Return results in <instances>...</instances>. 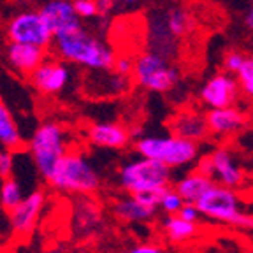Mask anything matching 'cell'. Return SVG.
Here are the masks:
<instances>
[{
  "instance_id": "6da1fadb",
  "label": "cell",
  "mask_w": 253,
  "mask_h": 253,
  "mask_svg": "<svg viewBox=\"0 0 253 253\" xmlns=\"http://www.w3.org/2000/svg\"><path fill=\"white\" fill-rule=\"evenodd\" d=\"M53 49L60 60L74 63L88 71H107L113 69L116 60L115 49L99 37L91 36L83 25L71 32L55 36Z\"/></svg>"
},
{
  "instance_id": "7a4b0ae2",
  "label": "cell",
  "mask_w": 253,
  "mask_h": 253,
  "mask_svg": "<svg viewBox=\"0 0 253 253\" xmlns=\"http://www.w3.org/2000/svg\"><path fill=\"white\" fill-rule=\"evenodd\" d=\"M46 181L47 185L60 192L91 195L100 188V174L83 153L69 151L53 167Z\"/></svg>"
},
{
  "instance_id": "3957f363",
  "label": "cell",
  "mask_w": 253,
  "mask_h": 253,
  "mask_svg": "<svg viewBox=\"0 0 253 253\" xmlns=\"http://www.w3.org/2000/svg\"><path fill=\"white\" fill-rule=\"evenodd\" d=\"M134 150L141 157L158 160L170 169H181L199 160V142L172 132L167 135H144L135 141Z\"/></svg>"
},
{
  "instance_id": "277c9868",
  "label": "cell",
  "mask_w": 253,
  "mask_h": 253,
  "mask_svg": "<svg viewBox=\"0 0 253 253\" xmlns=\"http://www.w3.org/2000/svg\"><path fill=\"white\" fill-rule=\"evenodd\" d=\"M118 183L126 194L167 188L172 183V169L153 158L141 157L125 162L118 170Z\"/></svg>"
},
{
  "instance_id": "5b68a950",
  "label": "cell",
  "mask_w": 253,
  "mask_h": 253,
  "mask_svg": "<svg viewBox=\"0 0 253 253\" xmlns=\"http://www.w3.org/2000/svg\"><path fill=\"white\" fill-rule=\"evenodd\" d=\"M28 151L36 164V169L46 179L60 158L71 151L67 130L56 122H44L32 135Z\"/></svg>"
},
{
  "instance_id": "8992f818",
  "label": "cell",
  "mask_w": 253,
  "mask_h": 253,
  "mask_svg": "<svg viewBox=\"0 0 253 253\" xmlns=\"http://www.w3.org/2000/svg\"><path fill=\"white\" fill-rule=\"evenodd\" d=\"M134 83L155 93H167L179 83V71L169 58L150 49L135 58Z\"/></svg>"
},
{
  "instance_id": "52a82bcc",
  "label": "cell",
  "mask_w": 253,
  "mask_h": 253,
  "mask_svg": "<svg viewBox=\"0 0 253 253\" xmlns=\"http://www.w3.org/2000/svg\"><path fill=\"white\" fill-rule=\"evenodd\" d=\"M199 210H201L202 216L210 218L214 221H221V223H229V225L236 227L237 220L245 211H243V202L236 188H229V186L214 185L211 186L204 195L197 201Z\"/></svg>"
},
{
  "instance_id": "ba28073f",
  "label": "cell",
  "mask_w": 253,
  "mask_h": 253,
  "mask_svg": "<svg viewBox=\"0 0 253 253\" xmlns=\"http://www.w3.org/2000/svg\"><path fill=\"white\" fill-rule=\"evenodd\" d=\"M7 37L11 42L34 44L41 47H49L55 39L41 11H21L12 16L7 23Z\"/></svg>"
},
{
  "instance_id": "9c48e42d",
  "label": "cell",
  "mask_w": 253,
  "mask_h": 253,
  "mask_svg": "<svg viewBox=\"0 0 253 253\" xmlns=\"http://www.w3.org/2000/svg\"><path fill=\"white\" fill-rule=\"evenodd\" d=\"M197 169L210 174L211 178L221 186L241 188L245 183V170L236 162L234 153L225 146L214 148L211 153L197 160Z\"/></svg>"
},
{
  "instance_id": "30bf717a",
  "label": "cell",
  "mask_w": 253,
  "mask_h": 253,
  "mask_svg": "<svg viewBox=\"0 0 253 253\" xmlns=\"http://www.w3.org/2000/svg\"><path fill=\"white\" fill-rule=\"evenodd\" d=\"M241 95V88L237 83V78L230 72H218L204 81L199 90V99L208 109L234 106Z\"/></svg>"
},
{
  "instance_id": "8fae6325",
  "label": "cell",
  "mask_w": 253,
  "mask_h": 253,
  "mask_svg": "<svg viewBox=\"0 0 253 253\" xmlns=\"http://www.w3.org/2000/svg\"><path fill=\"white\" fill-rule=\"evenodd\" d=\"M32 86L41 95H58L71 81V71L63 60L46 58L36 71L28 76Z\"/></svg>"
},
{
  "instance_id": "7c38bea8",
  "label": "cell",
  "mask_w": 253,
  "mask_h": 253,
  "mask_svg": "<svg viewBox=\"0 0 253 253\" xmlns=\"http://www.w3.org/2000/svg\"><path fill=\"white\" fill-rule=\"evenodd\" d=\"M46 195L42 190H36L25 195V199L16 206L14 210L9 211V221H11L12 232L18 237H27L34 232L36 223L42 213Z\"/></svg>"
},
{
  "instance_id": "4fadbf2b",
  "label": "cell",
  "mask_w": 253,
  "mask_h": 253,
  "mask_svg": "<svg viewBox=\"0 0 253 253\" xmlns=\"http://www.w3.org/2000/svg\"><path fill=\"white\" fill-rule=\"evenodd\" d=\"M41 14L53 36H60L81 27V18L76 12L72 0H47L41 7Z\"/></svg>"
},
{
  "instance_id": "5bb4252c",
  "label": "cell",
  "mask_w": 253,
  "mask_h": 253,
  "mask_svg": "<svg viewBox=\"0 0 253 253\" xmlns=\"http://www.w3.org/2000/svg\"><path fill=\"white\" fill-rule=\"evenodd\" d=\"M169 126L172 134L195 142L206 141L211 134L206 113H201L199 109H192V107L178 111L170 120Z\"/></svg>"
},
{
  "instance_id": "9a60e30c",
  "label": "cell",
  "mask_w": 253,
  "mask_h": 253,
  "mask_svg": "<svg viewBox=\"0 0 253 253\" xmlns=\"http://www.w3.org/2000/svg\"><path fill=\"white\" fill-rule=\"evenodd\" d=\"M102 223V211L90 195H79L72 210V230L79 237H88L97 232Z\"/></svg>"
},
{
  "instance_id": "2e32d148",
  "label": "cell",
  "mask_w": 253,
  "mask_h": 253,
  "mask_svg": "<svg viewBox=\"0 0 253 253\" xmlns=\"http://www.w3.org/2000/svg\"><path fill=\"white\" fill-rule=\"evenodd\" d=\"M88 139L93 146L106 150H122L130 141V134L125 126L115 122H97L88 126Z\"/></svg>"
},
{
  "instance_id": "e0dca14e",
  "label": "cell",
  "mask_w": 253,
  "mask_h": 253,
  "mask_svg": "<svg viewBox=\"0 0 253 253\" xmlns=\"http://www.w3.org/2000/svg\"><path fill=\"white\" fill-rule=\"evenodd\" d=\"M206 116L210 123V132L216 137H229L237 134L239 130H243L246 123V115L234 106L208 109Z\"/></svg>"
},
{
  "instance_id": "ac0fdd59",
  "label": "cell",
  "mask_w": 253,
  "mask_h": 253,
  "mask_svg": "<svg viewBox=\"0 0 253 253\" xmlns=\"http://www.w3.org/2000/svg\"><path fill=\"white\" fill-rule=\"evenodd\" d=\"M7 60L14 71L30 76L46 60V47L23 42H9Z\"/></svg>"
},
{
  "instance_id": "d6986e66",
  "label": "cell",
  "mask_w": 253,
  "mask_h": 253,
  "mask_svg": "<svg viewBox=\"0 0 253 253\" xmlns=\"http://www.w3.org/2000/svg\"><path fill=\"white\" fill-rule=\"evenodd\" d=\"M113 214L123 223H146L157 214V208L144 204L137 195L128 194L113 204Z\"/></svg>"
},
{
  "instance_id": "ffe728a7",
  "label": "cell",
  "mask_w": 253,
  "mask_h": 253,
  "mask_svg": "<svg viewBox=\"0 0 253 253\" xmlns=\"http://www.w3.org/2000/svg\"><path fill=\"white\" fill-rule=\"evenodd\" d=\"M214 185H216V181L211 178L210 174L202 172L201 169L195 167L194 170H190L185 176H181V178L176 181L174 188L178 190L179 195H181L185 202H195V204H197L199 199Z\"/></svg>"
},
{
  "instance_id": "44dd1931",
  "label": "cell",
  "mask_w": 253,
  "mask_h": 253,
  "mask_svg": "<svg viewBox=\"0 0 253 253\" xmlns=\"http://www.w3.org/2000/svg\"><path fill=\"white\" fill-rule=\"evenodd\" d=\"M150 37H151V51L166 58H174L178 55V39L170 34L167 27L166 14H155L150 25Z\"/></svg>"
},
{
  "instance_id": "7402d4cb",
  "label": "cell",
  "mask_w": 253,
  "mask_h": 253,
  "mask_svg": "<svg viewBox=\"0 0 253 253\" xmlns=\"http://www.w3.org/2000/svg\"><path fill=\"white\" fill-rule=\"evenodd\" d=\"M197 223L181 218L179 214H167L162 221L164 236L172 243H185L197 236Z\"/></svg>"
},
{
  "instance_id": "603a6c76",
  "label": "cell",
  "mask_w": 253,
  "mask_h": 253,
  "mask_svg": "<svg viewBox=\"0 0 253 253\" xmlns=\"http://www.w3.org/2000/svg\"><path fill=\"white\" fill-rule=\"evenodd\" d=\"M164 14H166V21L170 34L178 41L185 39L188 34H192V30L195 27L194 14L185 5H174V7L167 9Z\"/></svg>"
},
{
  "instance_id": "cb8c5ba5",
  "label": "cell",
  "mask_w": 253,
  "mask_h": 253,
  "mask_svg": "<svg viewBox=\"0 0 253 253\" xmlns=\"http://www.w3.org/2000/svg\"><path fill=\"white\" fill-rule=\"evenodd\" d=\"M23 144L21 132L16 125V120L12 113L0 102V146L7 150H20Z\"/></svg>"
},
{
  "instance_id": "d4e9b609",
  "label": "cell",
  "mask_w": 253,
  "mask_h": 253,
  "mask_svg": "<svg viewBox=\"0 0 253 253\" xmlns=\"http://www.w3.org/2000/svg\"><path fill=\"white\" fill-rule=\"evenodd\" d=\"M23 199V186H21V183L18 179H14L12 176L2 179V183H0V206L7 213L11 210H14Z\"/></svg>"
},
{
  "instance_id": "484cf974",
  "label": "cell",
  "mask_w": 253,
  "mask_h": 253,
  "mask_svg": "<svg viewBox=\"0 0 253 253\" xmlns=\"http://www.w3.org/2000/svg\"><path fill=\"white\" fill-rule=\"evenodd\" d=\"M237 83L241 88V93L245 95L246 99L253 100V56H246L243 67L237 71L236 74Z\"/></svg>"
},
{
  "instance_id": "4316f807",
  "label": "cell",
  "mask_w": 253,
  "mask_h": 253,
  "mask_svg": "<svg viewBox=\"0 0 253 253\" xmlns=\"http://www.w3.org/2000/svg\"><path fill=\"white\" fill-rule=\"evenodd\" d=\"M183 204H185V201H183V197L179 195L178 190L167 188L166 192H164L162 199H160V206H158V208L166 214H178L179 210L183 208Z\"/></svg>"
},
{
  "instance_id": "83f0119b",
  "label": "cell",
  "mask_w": 253,
  "mask_h": 253,
  "mask_svg": "<svg viewBox=\"0 0 253 253\" xmlns=\"http://www.w3.org/2000/svg\"><path fill=\"white\" fill-rule=\"evenodd\" d=\"M246 56L248 55H245L241 49H229V51L223 55V62H221L223 63V71L236 76L237 71L243 67Z\"/></svg>"
},
{
  "instance_id": "f1b7e54d",
  "label": "cell",
  "mask_w": 253,
  "mask_h": 253,
  "mask_svg": "<svg viewBox=\"0 0 253 253\" xmlns=\"http://www.w3.org/2000/svg\"><path fill=\"white\" fill-rule=\"evenodd\" d=\"M72 2H74V9L78 12V16L83 18V20H90V18H95L99 14L95 0H72Z\"/></svg>"
},
{
  "instance_id": "f546056e",
  "label": "cell",
  "mask_w": 253,
  "mask_h": 253,
  "mask_svg": "<svg viewBox=\"0 0 253 253\" xmlns=\"http://www.w3.org/2000/svg\"><path fill=\"white\" fill-rule=\"evenodd\" d=\"M12 170H14V151L2 148L0 150V179L12 176Z\"/></svg>"
},
{
  "instance_id": "4dcf8cb0",
  "label": "cell",
  "mask_w": 253,
  "mask_h": 253,
  "mask_svg": "<svg viewBox=\"0 0 253 253\" xmlns=\"http://www.w3.org/2000/svg\"><path fill=\"white\" fill-rule=\"evenodd\" d=\"M134 69H135V58H132L128 55L116 56L115 63H113V71L122 76H128V78H134Z\"/></svg>"
},
{
  "instance_id": "1f68e13d",
  "label": "cell",
  "mask_w": 253,
  "mask_h": 253,
  "mask_svg": "<svg viewBox=\"0 0 253 253\" xmlns=\"http://www.w3.org/2000/svg\"><path fill=\"white\" fill-rule=\"evenodd\" d=\"M178 214L181 218H185V220H188V221H195V223H197L199 218L202 216L201 210H199V206L195 204V202H185Z\"/></svg>"
},
{
  "instance_id": "d6a6232c",
  "label": "cell",
  "mask_w": 253,
  "mask_h": 253,
  "mask_svg": "<svg viewBox=\"0 0 253 253\" xmlns=\"http://www.w3.org/2000/svg\"><path fill=\"white\" fill-rule=\"evenodd\" d=\"M126 253H164V250L158 245H150V243H144V245H135L132 246Z\"/></svg>"
},
{
  "instance_id": "836d02e7",
  "label": "cell",
  "mask_w": 253,
  "mask_h": 253,
  "mask_svg": "<svg viewBox=\"0 0 253 253\" xmlns=\"http://www.w3.org/2000/svg\"><path fill=\"white\" fill-rule=\"evenodd\" d=\"M95 2H97V9H99L100 16L109 14L116 5V0H95Z\"/></svg>"
},
{
  "instance_id": "e575fe53",
  "label": "cell",
  "mask_w": 253,
  "mask_h": 253,
  "mask_svg": "<svg viewBox=\"0 0 253 253\" xmlns=\"http://www.w3.org/2000/svg\"><path fill=\"white\" fill-rule=\"evenodd\" d=\"M243 21H245V27L248 28V30H252V32H253V0H252V4H250V7L246 9Z\"/></svg>"
},
{
  "instance_id": "d590c367",
  "label": "cell",
  "mask_w": 253,
  "mask_h": 253,
  "mask_svg": "<svg viewBox=\"0 0 253 253\" xmlns=\"http://www.w3.org/2000/svg\"><path fill=\"white\" fill-rule=\"evenodd\" d=\"M125 4H135V2H139V0H123Z\"/></svg>"
}]
</instances>
